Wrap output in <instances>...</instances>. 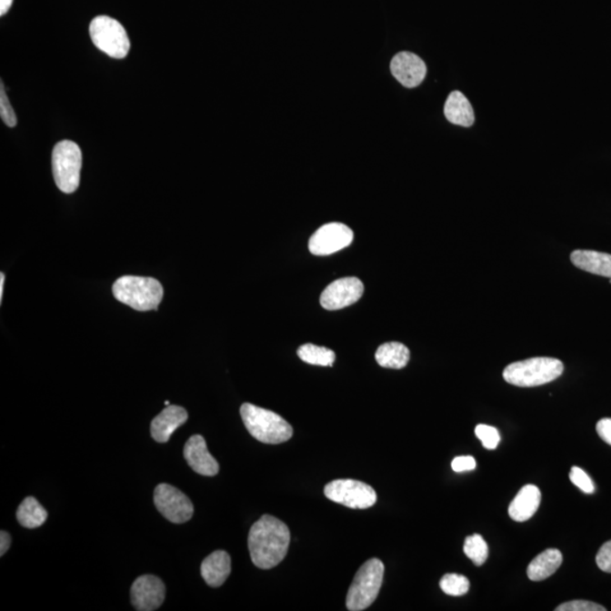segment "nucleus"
I'll list each match as a JSON object with an SVG mask.
<instances>
[{
  "instance_id": "ddd939ff",
  "label": "nucleus",
  "mask_w": 611,
  "mask_h": 611,
  "mask_svg": "<svg viewBox=\"0 0 611 611\" xmlns=\"http://www.w3.org/2000/svg\"><path fill=\"white\" fill-rule=\"evenodd\" d=\"M391 72L402 85L412 89L423 83L427 74V66L419 55L409 51H402L392 59Z\"/></svg>"
},
{
  "instance_id": "f257e3e1",
  "label": "nucleus",
  "mask_w": 611,
  "mask_h": 611,
  "mask_svg": "<svg viewBox=\"0 0 611 611\" xmlns=\"http://www.w3.org/2000/svg\"><path fill=\"white\" fill-rule=\"evenodd\" d=\"M289 545V527L275 516H263L249 531V554L258 568L277 566L288 554Z\"/></svg>"
},
{
  "instance_id": "a878e982",
  "label": "nucleus",
  "mask_w": 611,
  "mask_h": 611,
  "mask_svg": "<svg viewBox=\"0 0 611 611\" xmlns=\"http://www.w3.org/2000/svg\"><path fill=\"white\" fill-rule=\"evenodd\" d=\"M476 436L483 443V446L487 450H495L501 442L498 430L492 426L478 425L475 430Z\"/></svg>"
},
{
  "instance_id": "0eeeda50",
  "label": "nucleus",
  "mask_w": 611,
  "mask_h": 611,
  "mask_svg": "<svg viewBox=\"0 0 611 611\" xmlns=\"http://www.w3.org/2000/svg\"><path fill=\"white\" fill-rule=\"evenodd\" d=\"M90 36L95 47L111 58L123 59L131 49L126 30L117 20L109 16H98L91 22Z\"/></svg>"
},
{
  "instance_id": "393cba45",
  "label": "nucleus",
  "mask_w": 611,
  "mask_h": 611,
  "mask_svg": "<svg viewBox=\"0 0 611 611\" xmlns=\"http://www.w3.org/2000/svg\"><path fill=\"white\" fill-rule=\"evenodd\" d=\"M444 594L452 596H465L470 590V581L460 574H446L439 582Z\"/></svg>"
},
{
  "instance_id": "a211bd4d",
  "label": "nucleus",
  "mask_w": 611,
  "mask_h": 611,
  "mask_svg": "<svg viewBox=\"0 0 611 611\" xmlns=\"http://www.w3.org/2000/svg\"><path fill=\"white\" fill-rule=\"evenodd\" d=\"M571 262L578 270L611 279L610 254L576 249L571 254Z\"/></svg>"
},
{
  "instance_id": "2eb2a0df",
  "label": "nucleus",
  "mask_w": 611,
  "mask_h": 611,
  "mask_svg": "<svg viewBox=\"0 0 611 611\" xmlns=\"http://www.w3.org/2000/svg\"><path fill=\"white\" fill-rule=\"evenodd\" d=\"M188 420L187 411L182 406H168L152 420L151 435L157 443H166L171 435Z\"/></svg>"
},
{
  "instance_id": "39448f33",
  "label": "nucleus",
  "mask_w": 611,
  "mask_h": 611,
  "mask_svg": "<svg viewBox=\"0 0 611 611\" xmlns=\"http://www.w3.org/2000/svg\"><path fill=\"white\" fill-rule=\"evenodd\" d=\"M384 571V564L377 558L367 560L359 568L346 596L348 610L361 611L372 606L381 591Z\"/></svg>"
},
{
  "instance_id": "9b49d317",
  "label": "nucleus",
  "mask_w": 611,
  "mask_h": 611,
  "mask_svg": "<svg viewBox=\"0 0 611 611\" xmlns=\"http://www.w3.org/2000/svg\"><path fill=\"white\" fill-rule=\"evenodd\" d=\"M364 284L358 277L349 276L332 282L321 295V305L327 310H339L354 305L363 297Z\"/></svg>"
},
{
  "instance_id": "4be33fe9",
  "label": "nucleus",
  "mask_w": 611,
  "mask_h": 611,
  "mask_svg": "<svg viewBox=\"0 0 611 611\" xmlns=\"http://www.w3.org/2000/svg\"><path fill=\"white\" fill-rule=\"evenodd\" d=\"M18 523L27 529H35L47 520L48 513L35 497H26L16 512Z\"/></svg>"
},
{
  "instance_id": "f8f14e48",
  "label": "nucleus",
  "mask_w": 611,
  "mask_h": 611,
  "mask_svg": "<svg viewBox=\"0 0 611 611\" xmlns=\"http://www.w3.org/2000/svg\"><path fill=\"white\" fill-rule=\"evenodd\" d=\"M132 604L138 611H153L161 607L165 598V586L159 577L143 576L133 583Z\"/></svg>"
},
{
  "instance_id": "72a5a7b5",
  "label": "nucleus",
  "mask_w": 611,
  "mask_h": 611,
  "mask_svg": "<svg viewBox=\"0 0 611 611\" xmlns=\"http://www.w3.org/2000/svg\"><path fill=\"white\" fill-rule=\"evenodd\" d=\"M13 0H0V16H4L11 9Z\"/></svg>"
},
{
  "instance_id": "bb28decb",
  "label": "nucleus",
  "mask_w": 611,
  "mask_h": 611,
  "mask_svg": "<svg viewBox=\"0 0 611 611\" xmlns=\"http://www.w3.org/2000/svg\"><path fill=\"white\" fill-rule=\"evenodd\" d=\"M569 479L572 483L580 488L583 493L594 494L596 492V486L590 476L578 466H573L569 472Z\"/></svg>"
},
{
  "instance_id": "1a4fd4ad",
  "label": "nucleus",
  "mask_w": 611,
  "mask_h": 611,
  "mask_svg": "<svg viewBox=\"0 0 611 611\" xmlns=\"http://www.w3.org/2000/svg\"><path fill=\"white\" fill-rule=\"evenodd\" d=\"M155 504L157 511L166 520L182 525L191 520L194 506L191 499L179 489L168 484H161L155 490Z\"/></svg>"
},
{
  "instance_id": "423d86ee",
  "label": "nucleus",
  "mask_w": 611,
  "mask_h": 611,
  "mask_svg": "<svg viewBox=\"0 0 611 611\" xmlns=\"http://www.w3.org/2000/svg\"><path fill=\"white\" fill-rule=\"evenodd\" d=\"M82 151L73 141L55 145L53 151V174L59 191L72 194L80 186Z\"/></svg>"
},
{
  "instance_id": "2f4dec72",
  "label": "nucleus",
  "mask_w": 611,
  "mask_h": 611,
  "mask_svg": "<svg viewBox=\"0 0 611 611\" xmlns=\"http://www.w3.org/2000/svg\"><path fill=\"white\" fill-rule=\"evenodd\" d=\"M596 428L601 439L611 446V418L601 419Z\"/></svg>"
},
{
  "instance_id": "4468645a",
  "label": "nucleus",
  "mask_w": 611,
  "mask_h": 611,
  "mask_svg": "<svg viewBox=\"0 0 611 611\" xmlns=\"http://www.w3.org/2000/svg\"><path fill=\"white\" fill-rule=\"evenodd\" d=\"M185 460L198 475L213 476L219 472V463L208 452L206 442L201 435H194L185 444Z\"/></svg>"
},
{
  "instance_id": "9d476101",
  "label": "nucleus",
  "mask_w": 611,
  "mask_h": 611,
  "mask_svg": "<svg viewBox=\"0 0 611 611\" xmlns=\"http://www.w3.org/2000/svg\"><path fill=\"white\" fill-rule=\"evenodd\" d=\"M354 240V231L340 222L324 225L309 239V252L316 256H327L342 251Z\"/></svg>"
},
{
  "instance_id": "c85d7f7f",
  "label": "nucleus",
  "mask_w": 611,
  "mask_h": 611,
  "mask_svg": "<svg viewBox=\"0 0 611 611\" xmlns=\"http://www.w3.org/2000/svg\"><path fill=\"white\" fill-rule=\"evenodd\" d=\"M556 611H606L603 606L591 603V601L576 600L558 606Z\"/></svg>"
},
{
  "instance_id": "412c9836",
  "label": "nucleus",
  "mask_w": 611,
  "mask_h": 611,
  "mask_svg": "<svg viewBox=\"0 0 611 611\" xmlns=\"http://www.w3.org/2000/svg\"><path fill=\"white\" fill-rule=\"evenodd\" d=\"M377 364L384 368L402 369L410 360V350L400 342H387L375 354Z\"/></svg>"
},
{
  "instance_id": "7c9ffc66",
  "label": "nucleus",
  "mask_w": 611,
  "mask_h": 611,
  "mask_svg": "<svg viewBox=\"0 0 611 611\" xmlns=\"http://www.w3.org/2000/svg\"><path fill=\"white\" fill-rule=\"evenodd\" d=\"M476 462L474 456H457L452 461V469L456 472L475 470Z\"/></svg>"
},
{
  "instance_id": "6ab92c4d",
  "label": "nucleus",
  "mask_w": 611,
  "mask_h": 611,
  "mask_svg": "<svg viewBox=\"0 0 611 611\" xmlns=\"http://www.w3.org/2000/svg\"><path fill=\"white\" fill-rule=\"evenodd\" d=\"M444 115L448 122L457 126L471 127L475 123V111L470 101L460 91H453L444 105Z\"/></svg>"
},
{
  "instance_id": "5701e85b",
  "label": "nucleus",
  "mask_w": 611,
  "mask_h": 611,
  "mask_svg": "<svg viewBox=\"0 0 611 611\" xmlns=\"http://www.w3.org/2000/svg\"><path fill=\"white\" fill-rule=\"evenodd\" d=\"M298 356L309 365L324 366V367H332L336 361L335 351L326 348V346H318L312 344H307L300 346L297 351Z\"/></svg>"
},
{
  "instance_id": "7ed1b4c3",
  "label": "nucleus",
  "mask_w": 611,
  "mask_h": 611,
  "mask_svg": "<svg viewBox=\"0 0 611 611\" xmlns=\"http://www.w3.org/2000/svg\"><path fill=\"white\" fill-rule=\"evenodd\" d=\"M115 299L138 312H149L159 307L164 288L156 279L126 275L119 277L113 285Z\"/></svg>"
},
{
  "instance_id": "aec40b11",
  "label": "nucleus",
  "mask_w": 611,
  "mask_h": 611,
  "mask_svg": "<svg viewBox=\"0 0 611 611\" xmlns=\"http://www.w3.org/2000/svg\"><path fill=\"white\" fill-rule=\"evenodd\" d=\"M563 563V555L558 549H547L541 553L527 566V577L531 581H544L556 573Z\"/></svg>"
},
{
  "instance_id": "20e7f679",
  "label": "nucleus",
  "mask_w": 611,
  "mask_h": 611,
  "mask_svg": "<svg viewBox=\"0 0 611 611\" xmlns=\"http://www.w3.org/2000/svg\"><path fill=\"white\" fill-rule=\"evenodd\" d=\"M562 361L547 356H536L508 365L503 372V377L512 386L518 387H536L552 383L562 376Z\"/></svg>"
},
{
  "instance_id": "b1692460",
  "label": "nucleus",
  "mask_w": 611,
  "mask_h": 611,
  "mask_svg": "<svg viewBox=\"0 0 611 611\" xmlns=\"http://www.w3.org/2000/svg\"><path fill=\"white\" fill-rule=\"evenodd\" d=\"M465 554L476 566H481L488 558L489 549L483 536L480 535L469 536L465 541Z\"/></svg>"
},
{
  "instance_id": "e433bc0d",
  "label": "nucleus",
  "mask_w": 611,
  "mask_h": 611,
  "mask_svg": "<svg viewBox=\"0 0 611 611\" xmlns=\"http://www.w3.org/2000/svg\"><path fill=\"white\" fill-rule=\"evenodd\" d=\"M609 282H610V284H611V279L609 280Z\"/></svg>"
},
{
  "instance_id": "f03ea898",
  "label": "nucleus",
  "mask_w": 611,
  "mask_h": 611,
  "mask_svg": "<svg viewBox=\"0 0 611 611\" xmlns=\"http://www.w3.org/2000/svg\"><path fill=\"white\" fill-rule=\"evenodd\" d=\"M240 415L245 427L254 438L264 444H281L289 441L294 429L288 421L275 412L252 404H244Z\"/></svg>"
},
{
  "instance_id": "6e6552de",
  "label": "nucleus",
  "mask_w": 611,
  "mask_h": 611,
  "mask_svg": "<svg viewBox=\"0 0 611 611\" xmlns=\"http://www.w3.org/2000/svg\"><path fill=\"white\" fill-rule=\"evenodd\" d=\"M324 494L330 501L350 508L366 509L377 502V494L372 486L354 479L333 480L326 486Z\"/></svg>"
},
{
  "instance_id": "c756f323",
  "label": "nucleus",
  "mask_w": 611,
  "mask_h": 611,
  "mask_svg": "<svg viewBox=\"0 0 611 611\" xmlns=\"http://www.w3.org/2000/svg\"><path fill=\"white\" fill-rule=\"evenodd\" d=\"M596 562L601 571L611 573V540L601 546Z\"/></svg>"
},
{
  "instance_id": "dca6fc26",
  "label": "nucleus",
  "mask_w": 611,
  "mask_h": 611,
  "mask_svg": "<svg viewBox=\"0 0 611 611\" xmlns=\"http://www.w3.org/2000/svg\"><path fill=\"white\" fill-rule=\"evenodd\" d=\"M541 503L540 489L534 485H526L517 493L508 507V514L516 522L530 520L538 511Z\"/></svg>"
},
{
  "instance_id": "473e14b6",
  "label": "nucleus",
  "mask_w": 611,
  "mask_h": 611,
  "mask_svg": "<svg viewBox=\"0 0 611 611\" xmlns=\"http://www.w3.org/2000/svg\"><path fill=\"white\" fill-rule=\"evenodd\" d=\"M11 543L12 539L8 532H0V556H4V555L8 552L9 547H11Z\"/></svg>"
},
{
  "instance_id": "c9c22d12",
  "label": "nucleus",
  "mask_w": 611,
  "mask_h": 611,
  "mask_svg": "<svg viewBox=\"0 0 611 611\" xmlns=\"http://www.w3.org/2000/svg\"><path fill=\"white\" fill-rule=\"evenodd\" d=\"M165 405L166 406H170V402H169V401H165Z\"/></svg>"
},
{
  "instance_id": "f704fd0d",
  "label": "nucleus",
  "mask_w": 611,
  "mask_h": 611,
  "mask_svg": "<svg viewBox=\"0 0 611 611\" xmlns=\"http://www.w3.org/2000/svg\"><path fill=\"white\" fill-rule=\"evenodd\" d=\"M4 282H5V275L4 273H2V275H0V302H2L3 300Z\"/></svg>"
},
{
  "instance_id": "f3484780",
  "label": "nucleus",
  "mask_w": 611,
  "mask_h": 611,
  "mask_svg": "<svg viewBox=\"0 0 611 611\" xmlns=\"http://www.w3.org/2000/svg\"><path fill=\"white\" fill-rule=\"evenodd\" d=\"M231 573V558L224 550L208 555L201 565V574L207 586L219 587L226 581Z\"/></svg>"
},
{
  "instance_id": "cd10ccee",
  "label": "nucleus",
  "mask_w": 611,
  "mask_h": 611,
  "mask_svg": "<svg viewBox=\"0 0 611 611\" xmlns=\"http://www.w3.org/2000/svg\"><path fill=\"white\" fill-rule=\"evenodd\" d=\"M0 117H2L3 122L6 124L8 127L16 126V115L14 113L11 102H9L7 98L3 83L2 87H0Z\"/></svg>"
}]
</instances>
